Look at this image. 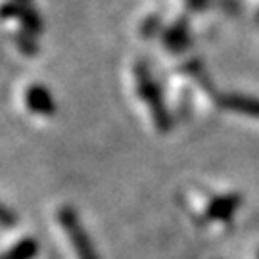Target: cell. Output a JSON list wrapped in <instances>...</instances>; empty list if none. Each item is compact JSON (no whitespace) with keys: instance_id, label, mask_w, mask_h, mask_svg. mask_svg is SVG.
<instances>
[{"instance_id":"obj_1","label":"cell","mask_w":259,"mask_h":259,"mask_svg":"<svg viewBox=\"0 0 259 259\" xmlns=\"http://www.w3.org/2000/svg\"><path fill=\"white\" fill-rule=\"evenodd\" d=\"M196 217L204 223H229L236 213L240 198L236 194H204L194 192L190 198Z\"/></svg>"},{"instance_id":"obj_2","label":"cell","mask_w":259,"mask_h":259,"mask_svg":"<svg viewBox=\"0 0 259 259\" xmlns=\"http://www.w3.org/2000/svg\"><path fill=\"white\" fill-rule=\"evenodd\" d=\"M58 223L62 227L64 234L69 240V246L73 250L75 259H100L94 250L93 242L89 238V234L81 225L77 213L71 209V205H62L58 211Z\"/></svg>"},{"instance_id":"obj_3","label":"cell","mask_w":259,"mask_h":259,"mask_svg":"<svg viewBox=\"0 0 259 259\" xmlns=\"http://www.w3.org/2000/svg\"><path fill=\"white\" fill-rule=\"evenodd\" d=\"M35 255H37V240L27 236L18 244H14L4 253H0V259H33Z\"/></svg>"},{"instance_id":"obj_4","label":"cell","mask_w":259,"mask_h":259,"mask_svg":"<svg viewBox=\"0 0 259 259\" xmlns=\"http://www.w3.org/2000/svg\"><path fill=\"white\" fill-rule=\"evenodd\" d=\"M231 106L234 110L244 111V113H250L253 117H259V102L255 100H248V98H236L234 102H231Z\"/></svg>"},{"instance_id":"obj_5","label":"cell","mask_w":259,"mask_h":259,"mask_svg":"<svg viewBox=\"0 0 259 259\" xmlns=\"http://www.w3.org/2000/svg\"><path fill=\"white\" fill-rule=\"evenodd\" d=\"M16 221H18L16 213L12 211L8 205L0 204V227L2 229H12L16 225Z\"/></svg>"}]
</instances>
